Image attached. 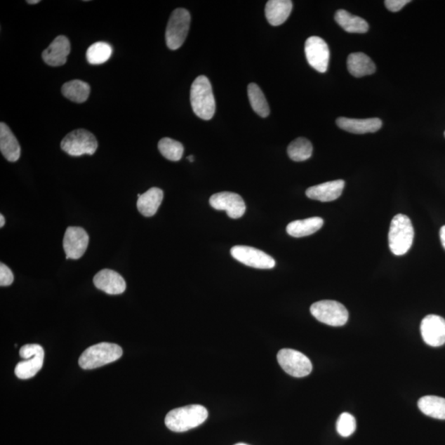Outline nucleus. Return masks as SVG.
Listing matches in <instances>:
<instances>
[{"label":"nucleus","mask_w":445,"mask_h":445,"mask_svg":"<svg viewBox=\"0 0 445 445\" xmlns=\"http://www.w3.org/2000/svg\"><path fill=\"white\" fill-rule=\"evenodd\" d=\"M277 361L284 371L293 377H305L312 372L310 359L295 350H281L277 354Z\"/></svg>","instance_id":"6e6552de"},{"label":"nucleus","mask_w":445,"mask_h":445,"mask_svg":"<svg viewBox=\"0 0 445 445\" xmlns=\"http://www.w3.org/2000/svg\"><path fill=\"white\" fill-rule=\"evenodd\" d=\"M63 95L70 101L82 103L87 101L90 94V86L82 80H71L65 83L61 88Z\"/></svg>","instance_id":"393cba45"},{"label":"nucleus","mask_w":445,"mask_h":445,"mask_svg":"<svg viewBox=\"0 0 445 445\" xmlns=\"http://www.w3.org/2000/svg\"><path fill=\"white\" fill-rule=\"evenodd\" d=\"M347 68L354 77L361 78L376 72V67L373 60L361 52L352 53L348 56Z\"/></svg>","instance_id":"412c9836"},{"label":"nucleus","mask_w":445,"mask_h":445,"mask_svg":"<svg viewBox=\"0 0 445 445\" xmlns=\"http://www.w3.org/2000/svg\"><path fill=\"white\" fill-rule=\"evenodd\" d=\"M210 204L217 211H225L232 219H239L245 214L246 205L239 194L229 192L214 194Z\"/></svg>","instance_id":"f8f14e48"},{"label":"nucleus","mask_w":445,"mask_h":445,"mask_svg":"<svg viewBox=\"0 0 445 445\" xmlns=\"http://www.w3.org/2000/svg\"><path fill=\"white\" fill-rule=\"evenodd\" d=\"M305 55L311 67L320 73L328 70L330 51L328 44L319 36H310L305 42Z\"/></svg>","instance_id":"9d476101"},{"label":"nucleus","mask_w":445,"mask_h":445,"mask_svg":"<svg viewBox=\"0 0 445 445\" xmlns=\"http://www.w3.org/2000/svg\"><path fill=\"white\" fill-rule=\"evenodd\" d=\"M410 0H386L385 6L391 12H399Z\"/></svg>","instance_id":"72a5a7b5"},{"label":"nucleus","mask_w":445,"mask_h":445,"mask_svg":"<svg viewBox=\"0 0 445 445\" xmlns=\"http://www.w3.org/2000/svg\"><path fill=\"white\" fill-rule=\"evenodd\" d=\"M357 430V420L352 414H340L337 423V430L343 437H349Z\"/></svg>","instance_id":"7c9ffc66"},{"label":"nucleus","mask_w":445,"mask_h":445,"mask_svg":"<svg viewBox=\"0 0 445 445\" xmlns=\"http://www.w3.org/2000/svg\"><path fill=\"white\" fill-rule=\"evenodd\" d=\"M419 409L430 418L445 420V399L437 396H425L418 401Z\"/></svg>","instance_id":"b1692460"},{"label":"nucleus","mask_w":445,"mask_h":445,"mask_svg":"<svg viewBox=\"0 0 445 445\" xmlns=\"http://www.w3.org/2000/svg\"><path fill=\"white\" fill-rule=\"evenodd\" d=\"M123 354L120 345L101 343L84 350L79 357V366L84 369H93L118 361Z\"/></svg>","instance_id":"20e7f679"},{"label":"nucleus","mask_w":445,"mask_h":445,"mask_svg":"<svg viewBox=\"0 0 445 445\" xmlns=\"http://www.w3.org/2000/svg\"><path fill=\"white\" fill-rule=\"evenodd\" d=\"M414 229L409 217L399 214L391 222L388 243L391 252L396 255L406 254L413 244Z\"/></svg>","instance_id":"7ed1b4c3"},{"label":"nucleus","mask_w":445,"mask_h":445,"mask_svg":"<svg viewBox=\"0 0 445 445\" xmlns=\"http://www.w3.org/2000/svg\"><path fill=\"white\" fill-rule=\"evenodd\" d=\"M444 136H445V131H444Z\"/></svg>","instance_id":"ea45409f"},{"label":"nucleus","mask_w":445,"mask_h":445,"mask_svg":"<svg viewBox=\"0 0 445 445\" xmlns=\"http://www.w3.org/2000/svg\"><path fill=\"white\" fill-rule=\"evenodd\" d=\"M310 312L317 320L331 326H344L349 319V312L345 307L334 300L316 302L311 306Z\"/></svg>","instance_id":"0eeeda50"},{"label":"nucleus","mask_w":445,"mask_h":445,"mask_svg":"<svg viewBox=\"0 0 445 445\" xmlns=\"http://www.w3.org/2000/svg\"><path fill=\"white\" fill-rule=\"evenodd\" d=\"M335 20L350 33H366L368 31V22L362 18L352 15L349 12L340 9L335 14Z\"/></svg>","instance_id":"5701e85b"},{"label":"nucleus","mask_w":445,"mask_h":445,"mask_svg":"<svg viewBox=\"0 0 445 445\" xmlns=\"http://www.w3.org/2000/svg\"><path fill=\"white\" fill-rule=\"evenodd\" d=\"M248 94L253 111L260 117H267L270 115V107L266 97L258 85L254 83L250 84L248 87Z\"/></svg>","instance_id":"bb28decb"},{"label":"nucleus","mask_w":445,"mask_h":445,"mask_svg":"<svg viewBox=\"0 0 445 445\" xmlns=\"http://www.w3.org/2000/svg\"><path fill=\"white\" fill-rule=\"evenodd\" d=\"M0 151L9 162H17L21 156V147L11 128L6 123L0 124Z\"/></svg>","instance_id":"a211bd4d"},{"label":"nucleus","mask_w":445,"mask_h":445,"mask_svg":"<svg viewBox=\"0 0 445 445\" xmlns=\"http://www.w3.org/2000/svg\"><path fill=\"white\" fill-rule=\"evenodd\" d=\"M14 280L13 274L6 264H0V286H8L12 285Z\"/></svg>","instance_id":"473e14b6"},{"label":"nucleus","mask_w":445,"mask_h":445,"mask_svg":"<svg viewBox=\"0 0 445 445\" xmlns=\"http://www.w3.org/2000/svg\"><path fill=\"white\" fill-rule=\"evenodd\" d=\"M420 333L430 347H439L445 343V320L442 317L430 314L420 324Z\"/></svg>","instance_id":"ddd939ff"},{"label":"nucleus","mask_w":445,"mask_h":445,"mask_svg":"<svg viewBox=\"0 0 445 445\" xmlns=\"http://www.w3.org/2000/svg\"><path fill=\"white\" fill-rule=\"evenodd\" d=\"M27 4H39L40 3L39 0H28V1H27Z\"/></svg>","instance_id":"e433bc0d"},{"label":"nucleus","mask_w":445,"mask_h":445,"mask_svg":"<svg viewBox=\"0 0 445 445\" xmlns=\"http://www.w3.org/2000/svg\"><path fill=\"white\" fill-rule=\"evenodd\" d=\"M324 225V220L320 217H312L309 219L295 220L287 225L288 235L295 238L310 236L319 231Z\"/></svg>","instance_id":"4be33fe9"},{"label":"nucleus","mask_w":445,"mask_h":445,"mask_svg":"<svg viewBox=\"0 0 445 445\" xmlns=\"http://www.w3.org/2000/svg\"><path fill=\"white\" fill-rule=\"evenodd\" d=\"M112 47L107 42L98 41L88 47L86 53L87 60L91 65H102L111 58Z\"/></svg>","instance_id":"cd10ccee"},{"label":"nucleus","mask_w":445,"mask_h":445,"mask_svg":"<svg viewBox=\"0 0 445 445\" xmlns=\"http://www.w3.org/2000/svg\"><path fill=\"white\" fill-rule=\"evenodd\" d=\"M345 187L343 180L326 182L307 189L306 196L312 200L329 202L337 200L342 195Z\"/></svg>","instance_id":"dca6fc26"},{"label":"nucleus","mask_w":445,"mask_h":445,"mask_svg":"<svg viewBox=\"0 0 445 445\" xmlns=\"http://www.w3.org/2000/svg\"><path fill=\"white\" fill-rule=\"evenodd\" d=\"M4 225H6V219H4V215L1 214L0 215V227L3 228Z\"/></svg>","instance_id":"c9c22d12"},{"label":"nucleus","mask_w":445,"mask_h":445,"mask_svg":"<svg viewBox=\"0 0 445 445\" xmlns=\"http://www.w3.org/2000/svg\"><path fill=\"white\" fill-rule=\"evenodd\" d=\"M187 159L190 160V162L192 163L194 161V157L192 155H191V156H189V157H187Z\"/></svg>","instance_id":"4c0bfd02"},{"label":"nucleus","mask_w":445,"mask_h":445,"mask_svg":"<svg viewBox=\"0 0 445 445\" xmlns=\"http://www.w3.org/2000/svg\"><path fill=\"white\" fill-rule=\"evenodd\" d=\"M292 8L291 0H270L265 8V13L270 25L280 26L290 17Z\"/></svg>","instance_id":"6ab92c4d"},{"label":"nucleus","mask_w":445,"mask_h":445,"mask_svg":"<svg viewBox=\"0 0 445 445\" xmlns=\"http://www.w3.org/2000/svg\"><path fill=\"white\" fill-rule=\"evenodd\" d=\"M70 53V42L65 36H59L42 53V59L50 65L58 67L64 65Z\"/></svg>","instance_id":"2eb2a0df"},{"label":"nucleus","mask_w":445,"mask_h":445,"mask_svg":"<svg viewBox=\"0 0 445 445\" xmlns=\"http://www.w3.org/2000/svg\"><path fill=\"white\" fill-rule=\"evenodd\" d=\"M94 286L110 295H121L126 288V283L119 273L113 270L103 269L93 278Z\"/></svg>","instance_id":"4468645a"},{"label":"nucleus","mask_w":445,"mask_h":445,"mask_svg":"<svg viewBox=\"0 0 445 445\" xmlns=\"http://www.w3.org/2000/svg\"><path fill=\"white\" fill-rule=\"evenodd\" d=\"M61 150L72 157L95 154L98 144L96 137L91 132L78 129L70 132L61 141Z\"/></svg>","instance_id":"39448f33"},{"label":"nucleus","mask_w":445,"mask_h":445,"mask_svg":"<svg viewBox=\"0 0 445 445\" xmlns=\"http://www.w3.org/2000/svg\"><path fill=\"white\" fill-rule=\"evenodd\" d=\"M88 244L89 236L86 230L80 227H69L65 231L63 240L66 259L81 258L86 252Z\"/></svg>","instance_id":"9b49d317"},{"label":"nucleus","mask_w":445,"mask_h":445,"mask_svg":"<svg viewBox=\"0 0 445 445\" xmlns=\"http://www.w3.org/2000/svg\"><path fill=\"white\" fill-rule=\"evenodd\" d=\"M191 14L185 8L172 13L166 29V44L170 50H178L186 40L190 28Z\"/></svg>","instance_id":"423d86ee"},{"label":"nucleus","mask_w":445,"mask_h":445,"mask_svg":"<svg viewBox=\"0 0 445 445\" xmlns=\"http://www.w3.org/2000/svg\"><path fill=\"white\" fill-rule=\"evenodd\" d=\"M158 148L164 158L173 161V162H177L181 159L184 153L183 145L180 142L171 138L160 140Z\"/></svg>","instance_id":"c756f323"},{"label":"nucleus","mask_w":445,"mask_h":445,"mask_svg":"<svg viewBox=\"0 0 445 445\" xmlns=\"http://www.w3.org/2000/svg\"><path fill=\"white\" fill-rule=\"evenodd\" d=\"M337 125L345 131L353 134L375 133L383 126L380 118L368 119H352V118L339 117Z\"/></svg>","instance_id":"f3484780"},{"label":"nucleus","mask_w":445,"mask_h":445,"mask_svg":"<svg viewBox=\"0 0 445 445\" xmlns=\"http://www.w3.org/2000/svg\"><path fill=\"white\" fill-rule=\"evenodd\" d=\"M163 199L164 192L160 188H150L138 198L137 208L142 215L152 217L157 213Z\"/></svg>","instance_id":"aec40b11"},{"label":"nucleus","mask_w":445,"mask_h":445,"mask_svg":"<svg viewBox=\"0 0 445 445\" xmlns=\"http://www.w3.org/2000/svg\"><path fill=\"white\" fill-rule=\"evenodd\" d=\"M288 157L295 162H303L309 159L312 154V145L310 140L305 138H298L291 142L288 146Z\"/></svg>","instance_id":"c85d7f7f"},{"label":"nucleus","mask_w":445,"mask_h":445,"mask_svg":"<svg viewBox=\"0 0 445 445\" xmlns=\"http://www.w3.org/2000/svg\"><path fill=\"white\" fill-rule=\"evenodd\" d=\"M230 253L237 261L250 267L272 269L276 266V261L271 255L248 246H235L231 248Z\"/></svg>","instance_id":"1a4fd4ad"},{"label":"nucleus","mask_w":445,"mask_h":445,"mask_svg":"<svg viewBox=\"0 0 445 445\" xmlns=\"http://www.w3.org/2000/svg\"><path fill=\"white\" fill-rule=\"evenodd\" d=\"M440 240H441V244L443 245V247L445 249V225H444L442 227L441 229H440Z\"/></svg>","instance_id":"f704fd0d"},{"label":"nucleus","mask_w":445,"mask_h":445,"mask_svg":"<svg viewBox=\"0 0 445 445\" xmlns=\"http://www.w3.org/2000/svg\"><path fill=\"white\" fill-rule=\"evenodd\" d=\"M39 354L45 353L44 349L39 344H27L23 345L20 350V357L25 359L34 357Z\"/></svg>","instance_id":"2f4dec72"},{"label":"nucleus","mask_w":445,"mask_h":445,"mask_svg":"<svg viewBox=\"0 0 445 445\" xmlns=\"http://www.w3.org/2000/svg\"><path fill=\"white\" fill-rule=\"evenodd\" d=\"M235 445H248V444H235Z\"/></svg>","instance_id":"58836bf2"},{"label":"nucleus","mask_w":445,"mask_h":445,"mask_svg":"<svg viewBox=\"0 0 445 445\" xmlns=\"http://www.w3.org/2000/svg\"><path fill=\"white\" fill-rule=\"evenodd\" d=\"M208 411L201 405H190L173 409L166 416L165 425L174 432H186L205 423Z\"/></svg>","instance_id":"f257e3e1"},{"label":"nucleus","mask_w":445,"mask_h":445,"mask_svg":"<svg viewBox=\"0 0 445 445\" xmlns=\"http://www.w3.org/2000/svg\"><path fill=\"white\" fill-rule=\"evenodd\" d=\"M44 354H36L34 357L25 359L18 363L15 368V375L20 380H28L34 377L41 371L44 363Z\"/></svg>","instance_id":"a878e982"},{"label":"nucleus","mask_w":445,"mask_h":445,"mask_svg":"<svg viewBox=\"0 0 445 445\" xmlns=\"http://www.w3.org/2000/svg\"><path fill=\"white\" fill-rule=\"evenodd\" d=\"M191 104L194 113L201 119L209 121L215 113V99L211 84L205 75H200L191 87Z\"/></svg>","instance_id":"f03ea898"}]
</instances>
